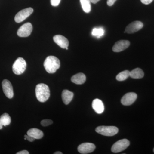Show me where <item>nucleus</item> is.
Segmentation results:
<instances>
[{
    "label": "nucleus",
    "instance_id": "1",
    "mask_svg": "<svg viewBox=\"0 0 154 154\" xmlns=\"http://www.w3.org/2000/svg\"><path fill=\"white\" fill-rule=\"evenodd\" d=\"M60 66V61L54 56L48 57L44 63L45 70L48 73H54Z\"/></svg>",
    "mask_w": 154,
    "mask_h": 154
},
{
    "label": "nucleus",
    "instance_id": "2",
    "mask_svg": "<svg viewBox=\"0 0 154 154\" xmlns=\"http://www.w3.org/2000/svg\"><path fill=\"white\" fill-rule=\"evenodd\" d=\"M36 96L39 102H44L47 101L50 96V92L48 86L44 84H39L36 86Z\"/></svg>",
    "mask_w": 154,
    "mask_h": 154
},
{
    "label": "nucleus",
    "instance_id": "3",
    "mask_svg": "<svg viewBox=\"0 0 154 154\" xmlns=\"http://www.w3.org/2000/svg\"><path fill=\"white\" fill-rule=\"evenodd\" d=\"M96 132L105 136H113L118 133L119 129L113 126H100L96 128Z\"/></svg>",
    "mask_w": 154,
    "mask_h": 154
},
{
    "label": "nucleus",
    "instance_id": "4",
    "mask_svg": "<svg viewBox=\"0 0 154 154\" xmlns=\"http://www.w3.org/2000/svg\"><path fill=\"white\" fill-rule=\"evenodd\" d=\"M26 67L27 63L25 60L22 57L18 58L13 64V72L16 75L22 74L26 70Z\"/></svg>",
    "mask_w": 154,
    "mask_h": 154
},
{
    "label": "nucleus",
    "instance_id": "5",
    "mask_svg": "<svg viewBox=\"0 0 154 154\" xmlns=\"http://www.w3.org/2000/svg\"><path fill=\"white\" fill-rule=\"evenodd\" d=\"M129 145V141L127 139H123L120 140L116 142L112 146L111 151L113 153L120 152L127 148Z\"/></svg>",
    "mask_w": 154,
    "mask_h": 154
},
{
    "label": "nucleus",
    "instance_id": "6",
    "mask_svg": "<svg viewBox=\"0 0 154 154\" xmlns=\"http://www.w3.org/2000/svg\"><path fill=\"white\" fill-rule=\"evenodd\" d=\"M33 12V9L31 8H27L19 11L15 16V22L17 23H20L23 22L29 17Z\"/></svg>",
    "mask_w": 154,
    "mask_h": 154
},
{
    "label": "nucleus",
    "instance_id": "7",
    "mask_svg": "<svg viewBox=\"0 0 154 154\" xmlns=\"http://www.w3.org/2000/svg\"><path fill=\"white\" fill-rule=\"evenodd\" d=\"M33 30V26L30 23H26L22 25L17 31V35L21 37L30 36Z\"/></svg>",
    "mask_w": 154,
    "mask_h": 154
},
{
    "label": "nucleus",
    "instance_id": "8",
    "mask_svg": "<svg viewBox=\"0 0 154 154\" xmlns=\"http://www.w3.org/2000/svg\"><path fill=\"white\" fill-rule=\"evenodd\" d=\"M2 86L4 94L9 99H12L14 96L13 86L11 82L7 79L3 80Z\"/></svg>",
    "mask_w": 154,
    "mask_h": 154
},
{
    "label": "nucleus",
    "instance_id": "9",
    "mask_svg": "<svg viewBox=\"0 0 154 154\" xmlns=\"http://www.w3.org/2000/svg\"><path fill=\"white\" fill-rule=\"evenodd\" d=\"M143 27V24L140 21H134L129 24L126 27L125 33H133L140 30Z\"/></svg>",
    "mask_w": 154,
    "mask_h": 154
},
{
    "label": "nucleus",
    "instance_id": "10",
    "mask_svg": "<svg viewBox=\"0 0 154 154\" xmlns=\"http://www.w3.org/2000/svg\"><path fill=\"white\" fill-rule=\"evenodd\" d=\"M96 149V146L94 143H85L78 146V150L81 154H87L94 152Z\"/></svg>",
    "mask_w": 154,
    "mask_h": 154
},
{
    "label": "nucleus",
    "instance_id": "11",
    "mask_svg": "<svg viewBox=\"0 0 154 154\" xmlns=\"http://www.w3.org/2000/svg\"><path fill=\"white\" fill-rule=\"evenodd\" d=\"M137 95L135 93H127L122 98L121 103L123 105L129 106L134 103L137 99Z\"/></svg>",
    "mask_w": 154,
    "mask_h": 154
},
{
    "label": "nucleus",
    "instance_id": "12",
    "mask_svg": "<svg viewBox=\"0 0 154 154\" xmlns=\"http://www.w3.org/2000/svg\"><path fill=\"white\" fill-rule=\"evenodd\" d=\"M130 44V43L128 40H119L116 42L115 44L113 45L112 50L114 52H121L129 47Z\"/></svg>",
    "mask_w": 154,
    "mask_h": 154
},
{
    "label": "nucleus",
    "instance_id": "13",
    "mask_svg": "<svg viewBox=\"0 0 154 154\" xmlns=\"http://www.w3.org/2000/svg\"><path fill=\"white\" fill-rule=\"evenodd\" d=\"M54 41L62 48L68 47L69 42L65 37L61 35H57L53 37Z\"/></svg>",
    "mask_w": 154,
    "mask_h": 154
},
{
    "label": "nucleus",
    "instance_id": "14",
    "mask_svg": "<svg viewBox=\"0 0 154 154\" xmlns=\"http://www.w3.org/2000/svg\"><path fill=\"white\" fill-rule=\"evenodd\" d=\"M92 107L98 114H101L104 112L105 107L102 100L98 99H94L92 102Z\"/></svg>",
    "mask_w": 154,
    "mask_h": 154
},
{
    "label": "nucleus",
    "instance_id": "15",
    "mask_svg": "<svg viewBox=\"0 0 154 154\" xmlns=\"http://www.w3.org/2000/svg\"><path fill=\"white\" fill-rule=\"evenodd\" d=\"M86 77L83 73H79L73 76L71 78V81L76 85H82L85 82Z\"/></svg>",
    "mask_w": 154,
    "mask_h": 154
},
{
    "label": "nucleus",
    "instance_id": "16",
    "mask_svg": "<svg viewBox=\"0 0 154 154\" xmlns=\"http://www.w3.org/2000/svg\"><path fill=\"white\" fill-rule=\"evenodd\" d=\"M27 134L32 137L35 139H40L43 137L44 134L40 130L36 128H32L27 131Z\"/></svg>",
    "mask_w": 154,
    "mask_h": 154
},
{
    "label": "nucleus",
    "instance_id": "17",
    "mask_svg": "<svg viewBox=\"0 0 154 154\" xmlns=\"http://www.w3.org/2000/svg\"><path fill=\"white\" fill-rule=\"evenodd\" d=\"M74 94L68 90H63L62 94V98L63 103L65 105H68L71 102L73 98Z\"/></svg>",
    "mask_w": 154,
    "mask_h": 154
},
{
    "label": "nucleus",
    "instance_id": "18",
    "mask_svg": "<svg viewBox=\"0 0 154 154\" xmlns=\"http://www.w3.org/2000/svg\"><path fill=\"white\" fill-rule=\"evenodd\" d=\"M11 123V117L8 113H5L0 117V129H2L3 126L9 125Z\"/></svg>",
    "mask_w": 154,
    "mask_h": 154
},
{
    "label": "nucleus",
    "instance_id": "19",
    "mask_svg": "<svg viewBox=\"0 0 154 154\" xmlns=\"http://www.w3.org/2000/svg\"><path fill=\"white\" fill-rule=\"evenodd\" d=\"M144 74L143 71L140 68L135 69L130 72V76L132 79H140L143 78Z\"/></svg>",
    "mask_w": 154,
    "mask_h": 154
},
{
    "label": "nucleus",
    "instance_id": "20",
    "mask_svg": "<svg viewBox=\"0 0 154 154\" xmlns=\"http://www.w3.org/2000/svg\"><path fill=\"white\" fill-rule=\"evenodd\" d=\"M83 11L86 13H89L91 10V2L90 0H80Z\"/></svg>",
    "mask_w": 154,
    "mask_h": 154
},
{
    "label": "nucleus",
    "instance_id": "21",
    "mask_svg": "<svg viewBox=\"0 0 154 154\" xmlns=\"http://www.w3.org/2000/svg\"><path fill=\"white\" fill-rule=\"evenodd\" d=\"M130 72L128 70H125L119 73L116 77V79L118 81H123L127 79L130 76Z\"/></svg>",
    "mask_w": 154,
    "mask_h": 154
},
{
    "label": "nucleus",
    "instance_id": "22",
    "mask_svg": "<svg viewBox=\"0 0 154 154\" xmlns=\"http://www.w3.org/2000/svg\"><path fill=\"white\" fill-rule=\"evenodd\" d=\"M104 29L102 28H95L92 31V34L94 36H96L97 38H99L103 36L104 34Z\"/></svg>",
    "mask_w": 154,
    "mask_h": 154
},
{
    "label": "nucleus",
    "instance_id": "23",
    "mask_svg": "<svg viewBox=\"0 0 154 154\" xmlns=\"http://www.w3.org/2000/svg\"><path fill=\"white\" fill-rule=\"evenodd\" d=\"M53 123L52 120L51 119H43L41 122V125L42 126H47Z\"/></svg>",
    "mask_w": 154,
    "mask_h": 154
},
{
    "label": "nucleus",
    "instance_id": "24",
    "mask_svg": "<svg viewBox=\"0 0 154 154\" xmlns=\"http://www.w3.org/2000/svg\"><path fill=\"white\" fill-rule=\"evenodd\" d=\"M60 0H51V5L54 7L58 6L60 3Z\"/></svg>",
    "mask_w": 154,
    "mask_h": 154
},
{
    "label": "nucleus",
    "instance_id": "25",
    "mask_svg": "<svg viewBox=\"0 0 154 154\" xmlns=\"http://www.w3.org/2000/svg\"><path fill=\"white\" fill-rule=\"evenodd\" d=\"M24 139L25 140H28L30 142H33V141L35 140V139L33 138V137H32L30 136V135H25V139Z\"/></svg>",
    "mask_w": 154,
    "mask_h": 154
},
{
    "label": "nucleus",
    "instance_id": "26",
    "mask_svg": "<svg viewBox=\"0 0 154 154\" xmlns=\"http://www.w3.org/2000/svg\"><path fill=\"white\" fill-rule=\"evenodd\" d=\"M141 2L144 5H148L151 4L153 0H140Z\"/></svg>",
    "mask_w": 154,
    "mask_h": 154
},
{
    "label": "nucleus",
    "instance_id": "27",
    "mask_svg": "<svg viewBox=\"0 0 154 154\" xmlns=\"http://www.w3.org/2000/svg\"><path fill=\"white\" fill-rule=\"evenodd\" d=\"M116 0H107V5L109 6H112L114 5Z\"/></svg>",
    "mask_w": 154,
    "mask_h": 154
},
{
    "label": "nucleus",
    "instance_id": "28",
    "mask_svg": "<svg viewBox=\"0 0 154 154\" xmlns=\"http://www.w3.org/2000/svg\"><path fill=\"white\" fill-rule=\"evenodd\" d=\"M29 152L27 150H24L18 152L17 153V154H29Z\"/></svg>",
    "mask_w": 154,
    "mask_h": 154
},
{
    "label": "nucleus",
    "instance_id": "29",
    "mask_svg": "<svg viewBox=\"0 0 154 154\" xmlns=\"http://www.w3.org/2000/svg\"><path fill=\"white\" fill-rule=\"evenodd\" d=\"M91 1V3H93V4H96L98 2H99L100 0H90Z\"/></svg>",
    "mask_w": 154,
    "mask_h": 154
},
{
    "label": "nucleus",
    "instance_id": "30",
    "mask_svg": "<svg viewBox=\"0 0 154 154\" xmlns=\"http://www.w3.org/2000/svg\"><path fill=\"white\" fill-rule=\"evenodd\" d=\"M54 154H63V153L60 152H56L54 153Z\"/></svg>",
    "mask_w": 154,
    "mask_h": 154
},
{
    "label": "nucleus",
    "instance_id": "31",
    "mask_svg": "<svg viewBox=\"0 0 154 154\" xmlns=\"http://www.w3.org/2000/svg\"><path fill=\"white\" fill-rule=\"evenodd\" d=\"M153 152H154V148L153 149Z\"/></svg>",
    "mask_w": 154,
    "mask_h": 154
}]
</instances>
